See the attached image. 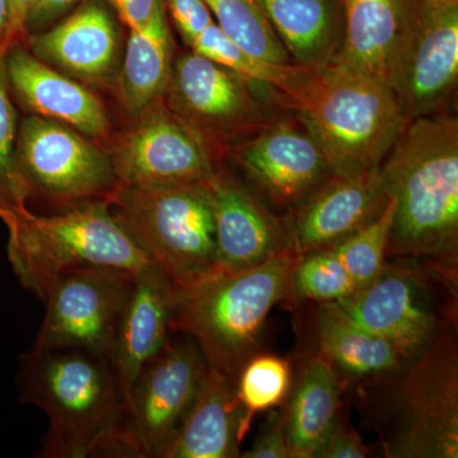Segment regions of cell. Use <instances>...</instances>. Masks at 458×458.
Instances as JSON below:
<instances>
[{
  "instance_id": "obj_1",
  "label": "cell",
  "mask_w": 458,
  "mask_h": 458,
  "mask_svg": "<svg viewBox=\"0 0 458 458\" xmlns=\"http://www.w3.org/2000/svg\"><path fill=\"white\" fill-rule=\"evenodd\" d=\"M379 174L396 203L387 260L418 261L457 280V117L410 120Z\"/></svg>"
},
{
  "instance_id": "obj_2",
  "label": "cell",
  "mask_w": 458,
  "mask_h": 458,
  "mask_svg": "<svg viewBox=\"0 0 458 458\" xmlns=\"http://www.w3.org/2000/svg\"><path fill=\"white\" fill-rule=\"evenodd\" d=\"M358 397L385 457L457 458V324L394 372L360 382Z\"/></svg>"
},
{
  "instance_id": "obj_3",
  "label": "cell",
  "mask_w": 458,
  "mask_h": 458,
  "mask_svg": "<svg viewBox=\"0 0 458 458\" xmlns=\"http://www.w3.org/2000/svg\"><path fill=\"white\" fill-rule=\"evenodd\" d=\"M297 261L293 251H286L247 269L213 273L177 291L174 334L191 337L208 366L236 384L247 361L259 352L274 307L295 300Z\"/></svg>"
},
{
  "instance_id": "obj_4",
  "label": "cell",
  "mask_w": 458,
  "mask_h": 458,
  "mask_svg": "<svg viewBox=\"0 0 458 458\" xmlns=\"http://www.w3.org/2000/svg\"><path fill=\"white\" fill-rule=\"evenodd\" d=\"M21 403L49 419L40 457H95L119 426L123 394L110 361L74 349H30L20 357Z\"/></svg>"
},
{
  "instance_id": "obj_5",
  "label": "cell",
  "mask_w": 458,
  "mask_h": 458,
  "mask_svg": "<svg viewBox=\"0 0 458 458\" xmlns=\"http://www.w3.org/2000/svg\"><path fill=\"white\" fill-rule=\"evenodd\" d=\"M7 229L12 269L21 285L40 300L60 273L73 267L138 273L152 267L106 200L74 205L51 216L29 209Z\"/></svg>"
},
{
  "instance_id": "obj_6",
  "label": "cell",
  "mask_w": 458,
  "mask_h": 458,
  "mask_svg": "<svg viewBox=\"0 0 458 458\" xmlns=\"http://www.w3.org/2000/svg\"><path fill=\"white\" fill-rule=\"evenodd\" d=\"M295 114L333 174L378 168L410 122L387 84L333 64L318 68L311 95Z\"/></svg>"
},
{
  "instance_id": "obj_7",
  "label": "cell",
  "mask_w": 458,
  "mask_h": 458,
  "mask_svg": "<svg viewBox=\"0 0 458 458\" xmlns=\"http://www.w3.org/2000/svg\"><path fill=\"white\" fill-rule=\"evenodd\" d=\"M106 201L150 265L177 291L216 271V225L207 183L162 189L117 185Z\"/></svg>"
},
{
  "instance_id": "obj_8",
  "label": "cell",
  "mask_w": 458,
  "mask_h": 458,
  "mask_svg": "<svg viewBox=\"0 0 458 458\" xmlns=\"http://www.w3.org/2000/svg\"><path fill=\"white\" fill-rule=\"evenodd\" d=\"M333 303L410 360L457 324V280L418 261L387 260L369 285Z\"/></svg>"
},
{
  "instance_id": "obj_9",
  "label": "cell",
  "mask_w": 458,
  "mask_h": 458,
  "mask_svg": "<svg viewBox=\"0 0 458 458\" xmlns=\"http://www.w3.org/2000/svg\"><path fill=\"white\" fill-rule=\"evenodd\" d=\"M164 98L218 159L276 122L264 89L195 51L172 64Z\"/></svg>"
},
{
  "instance_id": "obj_10",
  "label": "cell",
  "mask_w": 458,
  "mask_h": 458,
  "mask_svg": "<svg viewBox=\"0 0 458 458\" xmlns=\"http://www.w3.org/2000/svg\"><path fill=\"white\" fill-rule=\"evenodd\" d=\"M207 361L198 344L171 336L135 379L114 429L126 457L165 458L197 394Z\"/></svg>"
},
{
  "instance_id": "obj_11",
  "label": "cell",
  "mask_w": 458,
  "mask_h": 458,
  "mask_svg": "<svg viewBox=\"0 0 458 458\" xmlns=\"http://www.w3.org/2000/svg\"><path fill=\"white\" fill-rule=\"evenodd\" d=\"M16 161L27 197L59 210L106 200L117 186L110 153L64 123L30 114L17 132Z\"/></svg>"
},
{
  "instance_id": "obj_12",
  "label": "cell",
  "mask_w": 458,
  "mask_h": 458,
  "mask_svg": "<svg viewBox=\"0 0 458 458\" xmlns=\"http://www.w3.org/2000/svg\"><path fill=\"white\" fill-rule=\"evenodd\" d=\"M137 273L80 267L60 273L45 292V318L32 349H74L110 361Z\"/></svg>"
},
{
  "instance_id": "obj_13",
  "label": "cell",
  "mask_w": 458,
  "mask_h": 458,
  "mask_svg": "<svg viewBox=\"0 0 458 458\" xmlns=\"http://www.w3.org/2000/svg\"><path fill=\"white\" fill-rule=\"evenodd\" d=\"M458 80V5L409 0L387 86L406 119L442 114Z\"/></svg>"
},
{
  "instance_id": "obj_14",
  "label": "cell",
  "mask_w": 458,
  "mask_h": 458,
  "mask_svg": "<svg viewBox=\"0 0 458 458\" xmlns=\"http://www.w3.org/2000/svg\"><path fill=\"white\" fill-rule=\"evenodd\" d=\"M117 185L137 189L174 188L207 182L218 170L212 150L185 123L156 102L110 153Z\"/></svg>"
},
{
  "instance_id": "obj_15",
  "label": "cell",
  "mask_w": 458,
  "mask_h": 458,
  "mask_svg": "<svg viewBox=\"0 0 458 458\" xmlns=\"http://www.w3.org/2000/svg\"><path fill=\"white\" fill-rule=\"evenodd\" d=\"M271 204L292 209L331 176L327 156L300 120H276L229 152Z\"/></svg>"
},
{
  "instance_id": "obj_16",
  "label": "cell",
  "mask_w": 458,
  "mask_h": 458,
  "mask_svg": "<svg viewBox=\"0 0 458 458\" xmlns=\"http://www.w3.org/2000/svg\"><path fill=\"white\" fill-rule=\"evenodd\" d=\"M390 197L379 167L352 174H331L283 218L298 259L330 249L375 221Z\"/></svg>"
},
{
  "instance_id": "obj_17",
  "label": "cell",
  "mask_w": 458,
  "mask_h": 458,
  "mask_svg": "<svg viewBox=\"0 0 458 458\" xmlns=\"http://www.w3.org/2000/svg\"><path fill=\"white\" fill-rule=\"evenodd\" d=\"M216 225L214 273L255 267L292 250L284 222L254 191L218 167L207 181Z\"/></svg>"
},
{
  "instance_id": "obj_18",
  "label": "cell",
  "mask_w": 458,
  "mask_h": 458,
  "mask_svg": "<svg viewBox=\"0 0 458 458\" xmlns=\"http://www.w3.org/2000/svg\"><path fill=\"white\" fill-rule=\"evenodd\" d=\"M5 73L11 95L30 114L64 123L89 140H105L110 132V119L98 96L57 73L22 44L5 53Z\"/></svg>"
},
{
  "instance_id": "obj_19",
  "label": "cell",
  "mask_w": 458,
  "mask_h": 458,
  "mask_svg": "<svg viewBox=\"0 0 458 458\" xmlns=\"http://www.w3.org/2000/svg\"><path fill=\"white\" fill-rule=\"evenodd\" d=\"M176 300L177 289L155 267L135 274L110 360L123 403L140 370L174 334Z\"/></svg>"
},
{
  "instance_id": "obj_20",
  "label": "cell",
  "mask_w": 458,
  "mask_h": 458,
  "mask_svg": "<svg viewBox=\"0 0 458 458\" xmlns=\"http://www.w3.org/2000/svg\"><path fill=\"white\" fill-rule=\"evenodd\" d=\"M241 419L236 384L207 366L165 458L241 457Z\"/></svg>"
},
{
  "instance_id": "obj_21",
  "label": "cell",
  "mask_w": 458,
  "mask_h": 458,
  "mask_svg": "<svg viewBox=\"0 0 458 458\" xmlns=\"http://www.w3.org/2000/svg\"><path fill=\"white\" fill-rule=\"evenodd\" d=\"M344 36L331 64L387 84L409 0H342Z\"/></svg>"
},
{
  "instance_id": "obj_22",
  "label": "cell",
  "mask_w": 458,
  "mask_h": 458,
  "mask_svg": "<svg viewBox=\"0 0 458 458\" xmlns=\"http://www.w3.org/2000/svg\"><path fill=\"white\" fill-rule=\"evenodd\" d=\"M30 49L41 62L51 63L83 80H101L113 69L117 38L104 5L89 2L60 25L27 36Z\"/></svg>"
},
{
  "instance_id": "obj_23",
  "label": "cell",
  "mask_w": 458,
  "mask_h": 458,
  "mask_svg": "<svg viewBox=\"0 0 458 458\" xmlns=\"http://www.w3.org/2000/svg\"><path fill=\"white\" fill-rule=\"evenodd\" d=\"M343 378L321 354L303 364L286 406L291 458H315L342 412Z\"/></svg>"
},
{
  "instance_id": "obj_24",
  "label": "cell",
  "mask_w": 458,
  "mask_h": 458,
  "mask_svg": "<svg viewBox=\"0 0 458 458\" xmlns=\"http://www.w3.org/2000/svg\"><path fill=\"white\" fill-rule=\"evenodd\" d=\"M319 354L342 378L360 382L393 373L406 363L394 344L346 316L335 303H318Z\"/></svg>"
},
{
  "instance_id": "obj_25",
  "label": "cell",
  "mask_w": 458,
  "mask_h": 458,
  "mask_svg": "<svg viewBox=\"0 0 458 458\" xmlns=\"http://www.w3.org/2000/svg\"><path fill=\"white\" fill-rule=\"evenodd\" d=\"M297 64L330 65L339 49L340 11L337 0H254Z\"/></svg>"
},
{
  "instance_id": "obj_26",
  "label": "cell",
  "mask_w": 458,
  "mask_h": 458,
  "mask_svg": "<svg viewBox=\"0 0 458 458\" xmlns=\"http://www.w3.org/2000/svg\"><path fill=\"white\" fill-rule=\"evenodd\" d=\"M188 47L260 87L276 106L294 113L306 104L318 78V69L282 64L251 55L234 44L216 23L208 26Z\"/></svg>"
},
{
  "instance_id": "obj_27",
  "label": "cell",
  "mask_w": 458,
  "mask_h": 458,
  "mask_svg": "<svg viewBox=\"0 0 458 458\" xmlns=\"http://www.w3.org/2000/svg\"><path fill=\"white\" fill-rule=\"evenodd\" d=\"M170 29L131 31L119 80L117 98L128 113L138 114L162 101L172 72Z\"/></svg>"
},
{
  "instance_id": "obj_28",
  "label": "cell",
  "mask_w": 458,
  "mask_h": 458,
  "mask_svg": "<svg viewBox=\"0 0 458 458\" xmlns=\"http://www.w3.org/2000/svg\"><path fill=\"white\" fill-rule=\"evenodd\" d=\"M293 384V372L288 360L271 354L254 355L240 372L236 382L242 419L241 436L245 438L255 415L282 405Z\"/></svg>"
},
{
  "instance_id": "obj_29",
  "label": "cell",
  "mask_w": 458,
  "mask_h": 458,
  "mask_svg": "<svg viewBox=\"0 0 458 458\" xmlns=\"http://www.w3.org/2000/svg\"><path fill=\"white\" fill-rule=\"evenodd\" d=\"M216 26L251 55L289 63V54L254 0H204Z\"/></svg>"
},
{
  "instance_id": "obj_30",
  "label": "cell",
  "mask_w": 458,
  "mask_h": 458,
  "mask_svg": "<svg viewBox=\"0 0 458 458\" xmlns=\"http://www.w3.org/2000/svg\"><path fill=\"white\" fill-rule=\"evenodd\" d=\"M17 114L5 73V51L0 49V221L5 227L29 210L25 183L17 167Z\"/></svg>"
},
{
  "instance_id": "obj_31",
  "label": "cell",
  "mask_w": 458,
  "mask_h": 458,
  "mask_svg": "<svg viewBox=\"0 0 458 458\" xmlns=\"http://www.w3.org/2000/svg\"><path fill=\"white\" fill-rule=\"evenodd\" d=\"M394 205V199L390 197L378 218L330 247L339 256L357 291L373 282L387 261Z\"/></svg>"
},
{
  "instance_id": "obj_32",
  "label": "cell",
  "mask_w": 458,
  "mask_h": 458,
  "mask_svg": "<svg viewBox=\"0 0 458 458\" xmlns=\"http://www.w3.org/2000/svg\"><path fill=\"white\" fill-rule=\"evenodd\" d=\"M297 300L316 303L339 302L357 292L354 283L333 249L301 256L293 273Z\"/></svg>"
},
{
  "instance_id": "obj_33",
  "label": "cell",
  "mask_w": 458,
  "mask_h": 458,
  "mask_svg": "<svg viewBox=\"0 0 458 458\" xmlns=\"http://www.w3.org/2000/svg\"><path fill=\"white\" fill-rule=\"evenodd\" d=\"M131 31H156L168 27L165 0H111Z\"/></svg>"
},
{
  "instance_id": "obj_34",
  "label": "cell",
  "mask_w": 458,
  "mask_h": 458,
  "mask_svg": "<svg viewBox=\"0 0 458 458\" xmlns=\"http://www.w3.org/2000/svg\"><path fill=\"white\" fill-rule=\"evenodd\" d=\"M165 4L186 45L214 23L204 0H165Z\"/></svg>"
},
{
  "instance_id": "obj_35",
  "label": "cell",
  "mask_w": 458,
  "mask_h": 458,
  "mask_svg": "<svg viewBox=\"0 0 458 458\" xmlns=\"http://www.w3.org/2000/svg\"><path fill=\"white\" fill-rule=\"evenodd\" d=\"M245 458H291L286 434L285 410L273 412L264 424L254 445L241 454Z\"/></svg>"
},
{
  "instance_id": "obj_36",
  "label": "cell",
  "mask_w": 458,
  "mask_h": 458,
  "mask_svg": "<svg viewBox=\"0 0 458 458\" xmlns=\"http://www.w3.org/2000/svg\"><path fill=\"white\" fill-rule=\"evenodd\" d=\"M370 454V448L363 442L360 434L340 412L335 426L315 454V458H366Z\"/></svg>"
},
{
  "instance_id": "obj_37",
  "label": "cell",
  "mask_w": 458,
  "mask_h": 458,
  "mask_svg": "<svg viewBox=\"0 0 458 458\" xmlns=\"http://www.w3.org/2000/svg\"><path fill=\"white\" fill-rule=\"evenodd\" d=\"M38 0H8V25L0 49L7 53L9 47L23 44L27 36V18Z\"/></svg>"
},
{
  "instance_id": "obj_38",
  "label": "cell",
  "mask_w": 458,
  "mask_h": 458,
  "mask_svg": "<svg viewBox=\"0 0 458 458\" xmlns=\"http://www.w3.org/2000/svg\"><path fill=\"white\" fill-rule=\"evenodd\" d=\"M77 0H38L27 18V33L41 29L53 22L57 17L68 11Z\"/></svg>"
},
{
  "instance_id": "obj_39",
  "label": "cell",
  "mask_w": 458,
  "mask_h": 458,
  "mask_svg": "<svg viewBox=\"0 0 458 458\" xmlns=\"http://www.w3.org/2000/svg\"><path fill=\"white\" fill-rule=\"evenodd\" d=\"M8 14V0H0V44H2L3 38H4L5 30H7Z\"/></svg>"
},
{
  "instance_id": "obj_40",
  "label": "cell",
  "mask_w": 458,
  "mask_h": 458,
  "mask_svg": "<svg viewBox=\"0 0 458 458\" xmlns=\"http://www.w3.org/2000/svg\"><path fill=\"white\" fill-rule=\"evenodd\" d=\"M433 4L442 5V7H452V5H458V0H429Z\"/></svg>"
}]
</instances>
